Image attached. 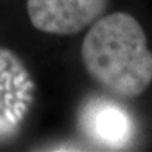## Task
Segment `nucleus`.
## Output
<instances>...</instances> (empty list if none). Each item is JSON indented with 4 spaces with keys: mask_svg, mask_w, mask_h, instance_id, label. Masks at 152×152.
<instances>
[{
    "mask_svg": "<svg viewBox=\"0 0 152 152\" xmlns=\"http://www.w3.org/2000/svg\"><path fill=\"white\" fill-rule=\"evenodd\" d=\"M86 72L119 98H136L152 83V51L137 19L124 12L96 19L81 45Z\"/></svg>",
    "mask_w": 152,
    "mask_h": 152,
    "instance_id": "nucleus-1",
    "label": "nucleus"
},
{
    "mask_svg": "<svg viewBox=\"0 0 152 152\" xmlns=\"http://www.w3.org/2000/svg\"><path fill=\"white\" fill-rule=\"evenodd\" d=\"M36 83L23 60L0 47V143L14 138L34 103Z\"/></svg>",
    "mask_w": 152,
    "mask_h": 152,
    "instance_id": "nucleus-2",
    "label": "nucleus"
},
{
    "mask_svg": "<svg viewBox=\"0 0 152 152\" xmlns=\"http://www.w3.org/2000/svg\"><path fill=\"white\" fill-rule=\"evenodd\" d=\"M109 0H27V13L37 31L55 36L77 34L99 19Z\"/></svg>",
    "mask_w": 152,
    "mask_h": 152,
    "instance_id": "nucleus-3",
    "label": "nucleus"
},
{
    "mask_svg": "<svg viewBox=\"0 0 152 152\" xmlns=\"http://www.w3.org/2000/svg\"><path fill=\"white\" fill-rule=\"evenodd\" d=\"M81 122L90 138L112 150L126 147L134 136V123L129 113L110 100L95 99L86 104Z\"/></svg>",
    "mask_w": 152,
    "mask_h": 152,
    "instance_id": "nucleus-4",
    "label": "nucleus"
}]
</instances>
